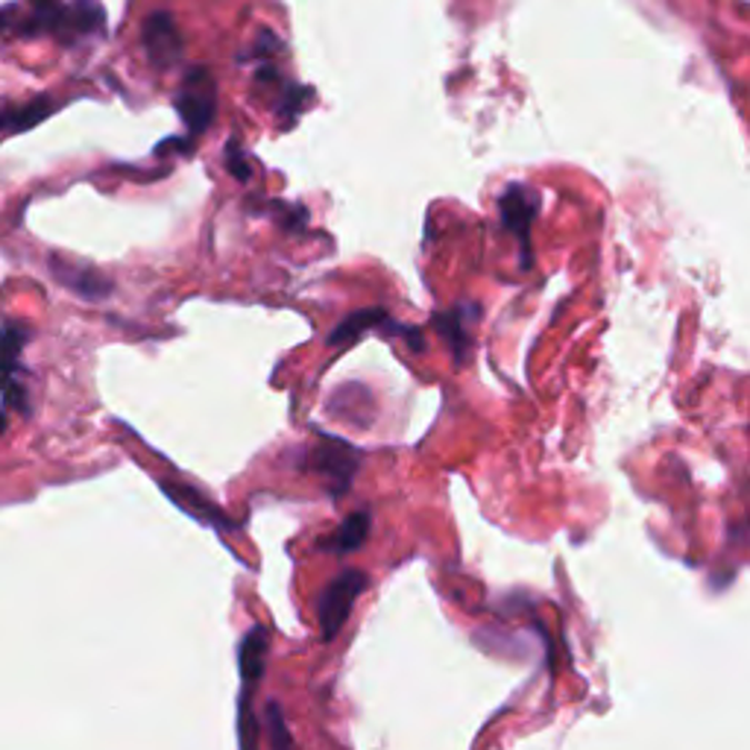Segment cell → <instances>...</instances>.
<instances>
[{"label": "cell", "mask_w": 750, "mask_h": 750, "mask_svg": "<svg viewBox=\"0 0 750 750\" xmlns=\"http://www.w3.org/2000/svg\"><path fill=\"white\" fill-rule=\"evenodd\" d=\"M177 112L191 138L202 136L218 114V82L206 66H194L182 77L177 94Z\"/></svg>", "instance_id": "cell-1"}, {"label": "cell", "mask_w": 750, "mask_h": 750, "mask_svg": "<svg viewBox=\"0 0 750 750\" xmlns=\"http://www.w3.org/2000/svg\"><path fill=\"white\" fill-rule=\"evenodd\" d=\"M367 589V574L358 572V569H347L340 572L329 587L323 589L320 596V604H317V619H320V630H323V639L331 642L338 637L343 624L349 621V613L356 607V598Z\"/></svg>", "instance_id": "cell-2"}, {"label": "cell", "mask_w": 750, "mask_h": 750, "mask_svg": "<svg viewBox=\"0 0 750 750\" xmlns=\"http://www.w3.org/2000/svg\"><path fill=\"white\" fill-rule=\"evenodd\" d=\"M308 469L323 476L331 487V496H343L352 484V476L358 469V452L343 440L334 437H320V443L311 449Z\"/></svg>", "instance_id": "cell-3"}, {"label": "cell", "mask_w": 750, "mask_h": 750, "mask_svg": "<svg viewBox=\"0 0 750 750\" xmlns=\"http://www.w3.org/2000/svg\"><path fill=\"white\" fill-rule=\"evenodd\" d=\"M141 44H144L147 59L153 62L159 71H170L182 62V36H179V27L173 21L170 12L159 9V12H150L141 27Z\"/></svg>", "instance_id": "cell-4"}, {"label": "cell", "mask_w": 750, "mask_h": 750, "mask_svg": "<svg viewBox=\"0 0 750 750\" xmlns=\"http://www.w3.org/2000/svg\"><path fill=\"white\" fill-rule=\"evenodd\" d=\"M537 209H540V197L528 191L524 186H508V191L501 194L499 211L504 227L517 234L522 241L524 252V267H528V232H531V223L537 218Z\"/></svg>", "instance_id": "cell-5"}, {"label": "cell", "mask_w": 750, "mask_h": 750, "mask_svg": "<svg viewBox=\"0 0 750 750\" xmlns=\"http://www.w3.org/2000/svg\"><path fill=\"white\" fill-rule=\"evenodd\" d=\"M18 9H21V18H7V27L21 36H57L66 18V7L59 0H21Z\"/></svg>", "instance_id": "cell-6"}, {"label": "cell", "mask_w": 750, "mask_h": 750, "mask_svg": "<svg viewBox=\"0 0 750 750\" xmlns=\"http://www.w3.org/2000/svg\"><path fill=\"white\" fill-rule=\"evenodd\" d=\"M106 33V9L100 0H73L66 9L62 27L57 39L62 44H73L77 39H91V36Z\"/></svg>", "instance_id": "cell-7"}, {"label": "cell", "mask_w": 750, "mask_h": 750, "mask_svg": "<svg viewBox=\"0 0 750 750\" xmlns=\"http://www.w3.org/2000/svg\"><path fill=\"white\" fill-rule=\"evenodd\" d=\"M50 270H53L59 284L71 288V291L82 299H106L109 291H112V282H109L103 273H98V270H91V267L73 264V261L62 259H50Z\"/></svg>", "instance_id": "cell-8"}, {"label": "cell", "mask_w": 750, "mask_h": 750, "mask_svg": "<svg viewBox=\"0 0 750 750\" xmlns=\"http://www.w3.org/2000/svg\"><path fill=\"white\" fill-rule=\"evenodd\" d=\"M159 487H162L164 492H168L170 499L177 501L179 508L186 510V513H191V517L202 519V522L214 524V528H229V522L223 519V513H220L211 501H206L197 490H191V487H177L173 481H159Z\"/></svg>", "instance_id": "cell-9"}, {"label": "cell", "mask_w": 750, "mask_h": 750, "mask_svg": "<svg viewBox=\"0 0 750 750\" xmlns=\"http://www.w3.org/2000/svg\"><path fill=\"white\" fill-rule=\"evenodd\" d=\"M264 660H267V628L256 624V628L243 637L241 651H238V666H241L243 683L252 686L256 680H261Z\"/></svg>", "instance_id": "cell-10"}, {"label": "cell", "mask_w": 750, "mask_h": 750, "mask_svg": "<svg viewBox=\"0 0 750 750\" xmlns=\"http://www.w3.org/2000/svg\"><path fill=\"white\" fill-rule=\"evenodd\" d=\"M384 323H388V314H384L381 308H363V311L349 314L347 320H340V323L334 326V331L326 338V343H329V347H347V343L361 338L367 329H376V326Z\"/></svg>", "instance_id": "cell-11"}, {"label": "cell", "mask_w": 750, "mask_h": 750, "mask_svg": "<svg viewBox=\"0 0 750 750\" xmlns=\"http://www.w3.org/2000/svg\"><path fill=\"white\" fill-rule=\"evenodd\" d=\"M370 510H358L352 517L343 519V524L338 528V533L329 540V549H334L338 554H349V551H358L370 537Z\"/></svg>", "instance_id": "cell-12"}, {"label": "cell", "mask_w": 750, "mask_h": 750, "mask_svg": "<svg viewBox=\"0 0 750 750\" xmlns=\"http://www.w3.org/2000/svg\"><path fill=\"white\" fill-rule=\"evenodd\" d=\"M57 112V103H50L48 98H36L30 103L18 106V109H9L3 118H7V136H16V132L33 130L36 123H41L48 114Z\"/></svg>", "instance_id": "cell-13"}, {"label": "cell", "mask_w": 750, "mask_h": 750, "mask_svg": "<svg viewBox=\"0 0 750 750\" xmlns=\"http://www.w3.org/2000/svg\"><path fill=\"white\" fill-rule=\"evenodd\" d=\"M467 314L469 308H454V311H449V314H437L434 317V326L440 331H443V338L452 343L454 349V361H463V352H467V329H463V323H467Z\"/></svg>", "instance_id": "cell-14"}, {"label": "cell", "mask_w": 750, "mask_h": 750, "mask_svg": "<svg viewBox=\"0 0 750 750\" xmlns=\"http://www.w3.org/2000/svg\"><path fill=\"white\" fill-rule=\"evenodd\" d=\"M238 736H241V750H259V718L250 707V686H243L241 703H238Z\"/></svg>", "instance_id": "cell-15"}, {"label": "cell", "mask_w": 750, "mask_h": 750, "mask_svg": "<svg viewBox=\"0 0 750 750\" xmlns=\"http://www.w3.org/2000/svg\"><path fill=\"white\" fill-rule=\"evenodd\" d=\"M267 736H270V750H297L293 748L291 730H288V721H284L279 703H267Z\"/></svg>", "instance_id": "cell-16"}, {"label": "cell", "mask_w": 750, "mask_h": 750, "mask_svg": "<svg viewBox=\"0 0 750 750\" xmlns=\"http://www.w3.org/2000/svg\"><path fill=\"white\" fill-rule=\"evenodd\" d=\"M227 164L229 170H232V177H238L241 182H247L250 179V168H247V162H243V153H241V144L238 141H229L227 147Z\"/></svg>", "instance_id": "cell-17"}]
</instances>
